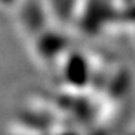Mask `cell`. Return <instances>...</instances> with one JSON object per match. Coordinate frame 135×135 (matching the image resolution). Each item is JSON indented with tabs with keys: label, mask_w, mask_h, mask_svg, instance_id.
Returning a JSON list of instances; mask_svg holds the SVG:
<instances>
[{
	"label": "cell",
	"mask_w": 135,
	"mask_h": 135,
	"mask_svg": "<svg viewBox=\"0 0 135 135\" xmlns=\"http://www.w3.org/2000/svg\"><path fill=\"white\" fill-rule=\"evenodd\" d=\"M30 40L36 58L46 66L60 64L68 54L70 41L60 30L47 28Z\"/></svg>",
	"instance_id": "cell-1"
}]
</instances>
